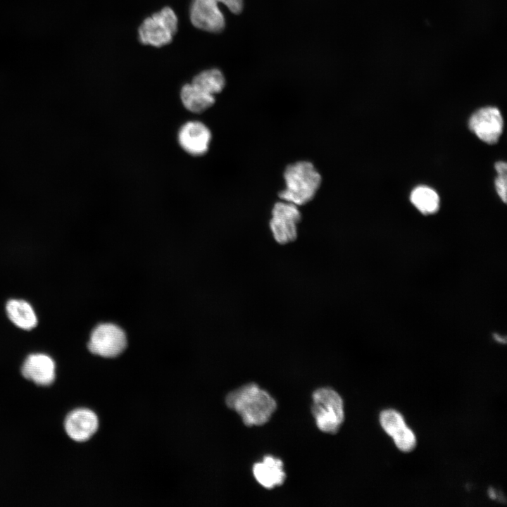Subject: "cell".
I'll list each match as a JSON object with an SVG mask.
<instances>
[{"instance_id": "obj_13", "label": "cell", "mask_w": 507, "mask_h": 507, "mask_svg": "<svg viewBox=\"0 0 507 507\" xmlns=\"http://www.w3.org/2000/svg\"><path fill=\"white\" fill-rule=\"evenodd\" d=\"M253 473L258 482L267 489L282 484L286 478L282 461L272 456H265L261 462L255 463Z\"/></svg>"}, {"instance_id": "obj_16", "label": "cell", "mask_w": 507, "mask_h": 507, "mask_svg": "<svg viewBox=\"0 0 507 507\" xmlns=\"http://www.w3.org/2000/svg\"><path fill=\"white\" fill-rule=\"evenodd\" d=\"M192 84L203 92L215 96L224 89L225 79L220 70L212 68L196 75L193 78Z\"/></svg>"}, {"instance_id": "obj_6", "label": "cell", "mask_w": 507, "mask_h": 507, "mask_svg": "<svg viewBox=\"0 0 507 507\" xmlns=\"http://www.w3.org/2000/svg\"><path fill=\"white\" fill-rule=\"evenodd\" d=\"M127 345V335L122 327L113 323H102L92 330L87 348L94 355L112 358L121 354Z\"/></svg>"}, {"instance_id": "obj_18", "label": "cell", "mask_w": 507, "mask_h": 507, "mask_svg": "<svg viewBox=\"0 0 507 507\" xmlns=\"http://www.w3.org/2000/svg\"><path fill=\"white\" fill-rule=\"evenodd\" d=\"M495 186L497 194L504 203L506 202V173H498L495 180Z\"/></svg>"}, {"instance_id": "obj_11", "label": "cell", "mask_w": 507, "mask_h": 507, "mask_svg": "<svg viewBox=\"0 0 507 507\" xmlns=\"http://www.w3.org/2000/svg\"><path fill=\"white\" fill-rule=\"evenodd\" d=\"M211 132L208 127L199 121H189L184 124L178 132L180 146L194 156L205 154L209 148Z\"/></svg>"}, {"instance_id": "obj_5", "label": "cell", "mask_w": 507, "mask_h": 507, "mask_svg": "<svg viewBox=\"0 0 507 507\" xmlns=\"http://www.w3.org/2000/svg\"><path fill=\"white\" fill-rule=\"evenodd\" d=\"M177 30V18L169 7L146 18L139 28L143 44L159 47L169 44Z\"/></svg>"}, {"instance_id": "obj_8", "label": "cell", "mask_w": 507, "mask_h": 507, "mask_svg": "<svg viewBox=\"0 0 507 507\" xmlns=\"http://www.w3.org/2000/svg\"><path fill=\"white\" fill-rule=\"evenodd\" d=\"M469 128L482 141L493 144L498 142L503 130V121L495 107H485L475 112L469 120Z\"/></svg>"}, {"instance_id": "obj_10", "label": "cell", "mask_w": 507, "mask_h": 507, "mask_svg": "<svg viewBox=\"0 0 507 507\" xmlns=\"http://www.w3.org/2000/svg\"><path fill=\"white\" fill-rule=\"evenodd\" d=\"M380 422L384 430L393 438L399 449L408 452L415 448L416 437L398 411L393 409L382 411Z\"/></svg>"}, {"instance_id": "obj_15", "label": "cell", "mask_w": 507, "mask_h": 507, "mask_svg": "<svg viewBox=\"0 0 507 507\" xmlns=\"http://www.w3.org/2000/svg\"><path fill=\"white\" fill-rule=\"evenodd\" d=\"M180 98L184 106L194 113H203L215 103L214 96L203 92L192 83L182 87Z\"/></svg>"}, {"instance_id": "obj_2", "label": "cell", "mask_w": 507, "mask_h": 507, "mask_svg": "<svg viewBox=\"0 0 507 507\" xmlns=\"http://www.w3.org/2000/svg\"><path fill=\"white\" fill-rule=\"evenodd\" d=\"M285 189L278 194L282 201L298 206L311 201L322 183V177L314 165L299 161L288 165L284 171Z\"/></svg>"}, {"instance_id": "obj_3", "label": "cell", "mask_w": 507, "mask_h": 507, "mask_svg": "<svg viewBox=\"0 0 507 507\" xmlns=\"http://www.w3.org/2000/svg\"><path fill=\"white\" fill-rule=\"evenodd\" d=\"M312 398L311 411L318 429L325 433H337L344 419L340 395L331 388L323 387L316 389Z\"/></svg>"}, {"instance_id": "obj_1", "label": "cell", "mask_w": 507, "mask_h": 507, "mask_svg": "<svg viewBox=\"0 0 507 507\" xmlns=\"http://www.w3.org/2000/svg\"><path fill=\"white\" fill-rule=\"evenodd\" d=\"M226 403L241 416L246 426L264 425L277 407L275 399L256 383L231 392L226 397Z\"/></svg>"}, {"instance_id": "obj_12", "label": "cell", "mask_w": 507, "mask_h": 507, "mask_svg": "<svg viewBox=\"0 0 507 507\" xmlns=\"http://www.w3.org/2000/svg\"><path fill=\"white\" fill-rule=\"evenodd\" d=\"M23 376L39 386H49L56 378V363L49 355L42 353L30 354L24 361Z\"/></svg>"}, {"instance_id": "obj_19", "label": "cell", "mask_w": 507, "mask_h": 507, "mask_svg": "<svg viewBox=\"0 0 507 507\" xmlns=\"http://www.w3.org/2000/svg\"><path fill=\"white\" fill-rule=\"evenodd\" d=\"M488 495H489V496L492 499H496V494L495 491H494L492 488H490V489L488 490Z\"/></svg>"}, {"instance_id": "obj_7", "label": "cell", "mask_w": 507, "mask_h": 507, "mask_svg": "<svg viewBox=\"0 0 507 507\" xmlns=\"http://www.w3.org/2000/svg\"><path fill=\"white\" fill-rule=\"evenodd\" d=\"M301 220V213L298 206L284 201L275 203L269 223L274 240L280 245L294 242L298 237V225Z\"/></svg>"}, {"instance_id": "obj_14", "label": "cell", "mask_w": 507, "mask_h": 507, "mask_svg": "<svg viewBox=\"0 0 507 507\" xmlns=\"http://www.w3.org/2000/svg\"><path fill=\"white\" fill-rule=\"evenodd\" d=\"M9 320L18 327L30 330L37 324V315L32 306L23 299H10L6 305Z\"/></svg>"}, {"instance_id": "obj_4", "label": "cell", "mask_w": 507, "mask_h": 507, "mask_svg": "<svg viewBox=\"0 0 507 507\" xmlns=\"http://www.w3.org/2000/svg\"><path fill=\"white\" fill-rule=\"evenodd\" d=\"M223 4L233 13H239L243 8L242 0H193L190 18L197 28L211 32H220L225 27V18L218 5Z\"/></svg>"}, {"instance_id": "obj_17", "label": "cell", "mask_w": 507, "mask_h": 507, "mask_svg": "<svg viewBox=\"0 0 507 507\" xmlns=\"http://www.w3.org/2000/svg\"><path fill=\"white\" fill-rule=\"evenodd\" d=\"M412 204L423 214H432L439 207V197L437 192L427 187H418L411 194Z\"/></svg>"}, {"instance_id": "obj_9", "label": "cell", "mask_w": 507, "mask_h": 507, "mask_svg": "<svg viewBox=\"0 0 507 507\" xmlns=\"http://www.w3.org/2000/svg\"><path fill=\"white\" fill-rule=\"evenodd\" d=\"M99 419L96 414L87 408H77L71 411L64 420V430L73 441L84 442L89 440L97 431Z\"/></svg>"}]
</instances>
